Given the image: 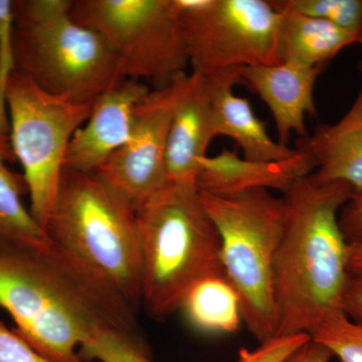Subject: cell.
<instances>
[{
    "label": "cell",
    "instance_id": "1",
    "mask_svg": "<svg viewBox=\"0 0 362 362\" xmlns=\"http://www.w3.org/2000/svg\"><path fill=\"white\" fill-rule=\"evenodd\" d=\"M0 306L13 317L14 332L49 362H83L78 349L101 330L137 334L135 309L54 243L0 244Z\"/></svg>",
    "mask_w": 362,
    "mask_h": 362
},
{
    "label": "cell",
    "instance_id": "2",
    "mask_svg": "<svg viewBox=\"0 0 362 362\" xmlns=\"http://www.w3.org/2000/svg\"><path fill=\"white\" fill-rule=\"evenodd\" d=\"M354 194L339 181L300 178L285 194L287 216L273 267L277 337L311 332L342 313L349 283V243L339 223Z\"/></svg>",
    "mask_w": 362,
    "mask_h": 362
},
{
    "label": "cell",
    "instance_id": "3",
    "mask_svg": "<svg viewBox=\"0 0 362 362\" xmlns=\"http://www.w3.org/2000/svg\"><path fill=\"white\" fill-rule=\"evenodd\" d=\"M141 304L165 318L180 310L195 283L223 275L221 238L197 185L168 183L136 209Z\"/></svg>",
    "mask_w": 362,
    "mask_h": 362
},
{
    "label": "cell",
    "instance_id": "4",
    "mask_svg": "<svg viewBox=\"0 0 362 362\" xmlns=\"http://www.w3.org/2000/svg\"><path fill=\"white\" fill-rule=\"evenodd\" d=\"M73 2L14 0V66L47 93L93 105L125 78L102 37L74 20Z\"/></svg>",
    "mask_w": 362,
    "mask_h": 362
},
{
    "label": "cell",
    "instance_id": "5",
    "mask_svg": "<svg viewBox=\"0 0 362 362\" xmlns=\"http://www.w3.org/2000/svg\"><path fill=\"white\" fill-rule=\"evenodd\" d=\"M57 246L102 276L137 311L141 258L136 209L96 173L64 168L45 228Z\"/></svg>",
    "mask_w": 362,
    "mask_h": 362
},
{
    "label": "cell",
    "instance_id": "6",
    "mask_svg": "<svg viewBox=\"0 0 362 362\" xmlns=\"http://www.w3.org/2000/svg\"><path fill=\"white\" fill-rule=\"evenodd\" d=\"M199 192L220 235L223 270L239 294L243 322L259 343L277 337L273 267L284 233L285 199L267 189Z\"/></svg>",
    "mask_w": 362,
    "mask_h": 362
},
{
    "label": "cell",
    "instance_id": "7",
    "mask_svg": "<svg viewBox=\"0 0 362 362\" xmlns=\"http://www.w3.org/2000/svg\"><path fill=\"white\" fill-rule=\"evenodd\" d=\"M71 13L106 42L124 78L156 90L187 74L175 0H74Z\"/></svg>",
    "mask_w": 362,
    "mask_h": 362
},
{
    "label": "cell",
    "instance_id": "8",
    "mask_svg": "<svg viewBox=\"0 0 362 362\" xmlns=\"http://www.w3.org/2000/svg\"><path fill=\"white\" fill-rule=\"evenodd\" d=\"M9 141L21 162L30 211L42 228L58 197L69 145L93 105L78 104L42 90L14 69L7 83Z\"/></svg>",
    "mask_w": 362,
    "mask_h": 362
},
{
    "label": "cell",
    "instance_id": "9",
    "mask_svg": "<svg viewBox=\"0 0 362 362\" xmlns=\"http://www.w3.org/2000/svg\"><path fill=\"white\" fill-rule=\"evenodd\" d=\"M192 73L280 63L282 13L267 0H175Z\"/></svg>",
    "mask_w": 362,
    "mask_h": 362
},
{
    "label": "cell",
    "instance_id": "10",
    "mask_svg": "<svg viewBox=\"0 0 362 362\" xmlns=\"http://www.w3.org/2000/svg\"><path fill=\"white\" fill-rule=\"evenodd\" d=\"M187 75L161 89L150 90L136 107L129 140L96 173L135 209L168 185L169 127Z\"/></svg>",
    "mask_w": 362,
    "mask_h": 362
},
{
    "label": "cell",
    "instance_id": "11",
    "mask_svg": "<svg viewBox=\"0 0 362 362\" xmlns=\"http://www.w3.org/2000/svg\"><path fill=\"white\" fill-rule=\"evenodd\" d=\"M150 90L144 83L123 78L100 95L71 138L64 168L96 173L129 140L136 107Z\"/></svg>",
    "mask_w": 362,
    "mask_h": 362
},
{
    "label": "cell",
    "instance_id": "12",
    "mask_svg": "<svg viewBox=\"0 0 362 362\" xmlns=\"http://www.w3.org/2000/svg\"><path fill=\"white\" fill-rule=\"evenodd\" d=\"M323 69L292 63L240 68L243 84L249 86L268 106L281 144L288 146L293 133L300 138L309 135L305 120L307 115H317L314 89Z\"/></svg>",
    "mask_w": 362,
    "mask_h": 362
},
{
    "label": "cell",
    "instance_id": "13",
    "mask_svg": "<svg viewBox=\"0 0 362 362\" xmlns=\"http://www.w3.org/2000/svg\"><path fill=\"white\" fill-rule=\"evenodd\" d=\"M202 78L211 102L216 137L233 139L247 160L278 161L296 156L298 149L272 139L266 124L252 110L250 100L233 92L235 85L243 84L240 68L226 69Z\"/></svg>",
    "mask_w": 362,
    "mask_h": 362
},
{
    "label": "cell",
    "instance_id": "14",
    "mask_svg": "<svg viewBox=\"0 0 362 362\" xmlns=\"http://www.w3.org/2000/svg\"><path fill=\"white\" fill-rule=\"evenodd\" d=\"M214 136L204 78L187 74L169 127L166 170L169 183L197 185L202 158Z\"/></svg>",
    "mask_w": 362,
    "mask_h": 362
},
{
    "label": "cell",
    "instance_id": "15",
    "mask_svg": "<svg viewBox=\"0 0 362 362\" xmlns=\"http://www.w3.org/2000/svg\"><path fill=\"white\" fill-rule=\"evenodd\" d=\"M197 187L201 192L230 195L254 189H275L287 194L300 178L317 168L310 154L298 150L296 156L278 161L247 160L223 148L199 162Z\"/></svg>",
    "mask_w": 362,
    "mask_h": 362
},
{
    "label": "cell",
    "instance_id": "16",
    "mask_svg": "<svg viewBox=\"0 0 362 362\" xmlns=\"http://www.w3.org/2000/svg\"><path fill=\"white\" fill-rule=\"evenodd\" d=\"M361 86L349 112L335 124H319L313 134L297 140L295 148L316 162L311 177L317 182L339 181L354 194L362 192V62Z\"/></svg>",
    "mask_w": 362,
    "mask_h": 362
},
{
    "label": "cell",
    "instance_id": "17",
    "mask_svg": "<svg viewBox=\"0 0 362 362\" xmlns=\"http://www.w3.org/2000/svg\"><path fill=\"white\" fill-rule=\"evenodd\" d=\"M279 11L282 13L277 42L280 63L296 64L306 68L325 66L343 49L358 44L361 35L328 21L296 11Z\"/></svg>",
    "mask_w": 362,
    "mask_h": 362
},
{
    "label": "cell",
    "instance_id": "18",
    "mask_svg": "<svg viewBox=\"0 0 362 362\" xmlns=\"http://www.w3.org/2000/svg\"><path fill=\"white\" fill-rule=\"evenodd\" d=\"M16 160L9 136H0V244L49 246L52 240L23 204L25 177L8 166Z\"/></svg>",
    "mask_w": 362,
    "mask_h": 362
},
{
    "label": "cell",
    "instance_id": "19",
    "mask_svg": "<svg viewBox=\"0 0 362 362\" xmlns=\"http://www.w3.org/2000/svg\"><path fill=\"white\" fill-rule=\"evenodd\" d=\"M180 310L202 332L233 333L243 322L239 294L226 274L209 276L195 283L183 299Z\"/></svg>",
    "mask_w": 362,
    "mask_h": 362
},
{
    "label": "cell",
    "instance_id": "20",
    "mask_svg": "<svg viewBox=\"0 0 362 362\" xmlns=\"http://www.w3.org/2000/svg\"><path fill=\"white\" fill-rule=\"evenodd\" d=\"M83 362H153L138 334L114 329L99 331L78 349Z\"/></svg>",
    "mask_w": 362,
    "mask_h": 362
},
{
    "label": "cell",
    "instance_id": "21",
    "mask_svg": "<svg viewBox=\"0 0 362 362\" xmlns=\"http://www.w3.org/2000/svg\"><path fill=\"white\" fill-rule=\"evenodd\" d=\"M341 362H362V324L344 312L326 318L309 333Z\"/></svg>",
    "mask_w": 362,
    "mask_h": 362
},
{
    "label": "cell",
    "instance_id": "22",
    "mask_svg": "<svg viewBox=\"0 0 362 362\" xmlns=\"http://www.w3.org/2000/svg\"><path fill=\"white\" fill-rule=\"evenodd\" d=\"M271 4L278 11H296L361 35L362 0H275Z\"/></svg>",
    "mask_w": 362,
    "mask_h": 362
},
{
    "label": "cell",
    "instance_id": "23",
    "mask_svg": "<svg viewBox=\"0 0 362 362\" xmlns=\"http://www.w3.org/2000/svg\"><path fill=\"white\" fill-rule=\"evenodd\" d=\"M13 0H0V136H9L6 94L9 77L16 69L13 51Z\"/></svg>",
    "mask_w": 362,
    "mask_h": 362
},
{
    "label": "cell",
    "instance_id": "24",
    "mask_svg": "<svg viewBox=\"0 0 362 362\" xmlns=\"http://www.w3.org/2000/svg\"><path fill=\"white\" fill-rule=\"evenodd\" d=\"M310 339V335L307 333L274 337L259 343L258 349H240L237 362H285Z\"/></svg>",
    "mask_w": 362,
    "mask_h": 362
},
{
    "label": "cell",
    "instance_id": "25",
    "mask_svg": "<svg viewBox=\"0 0 362 362\" xmlns=\"http://www.w3.org/2000/svg\"><path fill=\"white\" fill-rule=\"evenodd\" d=\"M0 362H49L0 320Z\"/></svg>",
    "mask_w": 362,
    "mask_h": 362
},
{
    "label": "cell",
    "instance_id": "26",
    "mask_svg": "<svg viewBox=\"0 0 362 362\" xmlns=\"http://www.w3.org/2000/svg\"><path fill=\"white\" fill-rule=\"evenodd\" d=\"M339 223L343 235L354 242L362 237V192L352 195L339 214Z\"/></svg>",
    "mask_w": 362,
    "mask_h": 362
},
{
    "label": "cell",
    "instance_id": "27",
    "mask_svg": "<svg viewBox=\"0 0 362 362\" xmlns=\"http://www.w3.org/2000/svg\"><path fill=\"white\" fill-rule=\"evenodd\" d=\"M343 311L351 320L362 324V276L350 275L343 297Z\"/></svg>",
    "mask_w": 362,
    "mask_h": 362
},
{
    "label": "cell",
    "instance_id": "28",
    "mask_svg": "<svg viewBox=\"0 0 362 362\" xmlns=\"http://www.w3.org/2000/svg\"><path fill=\"white\" fill-rule=\"evenodd\" d=\"M333 354L325 346L310 339L285 362H330Z\"/></svg>",
    "mask_w": 362,
    "mask_h": 362
},
{
    "label": "cell",
    "instance_id": "29",
    "mask_svg": "<svg viewBox=\"0 0 362 362\" xmlns=\"http://www.w3.org/2000/svg\"><path fill=\"white\" fill-rule=\"evenodd\" d=\"M349 273L362 276V237L349 243Z\"/></svg>",
    "mask_w": 362,
    "mask_h": 362
},
{
    "label": "cell",
    "instance_id": "30",
    "mask_svg": "<svg viewBox=\"0 0 362 362\" xmlns=\"http://www.w3.org/2000/svg\"><path fill=\"white\" fill-rule=\"evenodd\" d=\"M358 44H361L362 45V33H361V37H359Z\"/></svg>",
    "mask_w": 362,
    "mask_h": 362
}]
</instances>
